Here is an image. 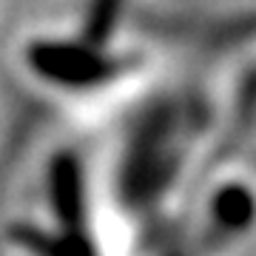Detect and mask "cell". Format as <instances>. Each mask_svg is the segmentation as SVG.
Returning <instances> with one entry per match:
<instances>
[{"label":"cell","mask_w":256,"mask_h":256,"mask_svg":"<svg viewBox=\"0 0 256 256\" xmlns=\"http://www.w3.org/2000/svg\"><path fill=\"white\" fill-rule=\"evenodd\" d=\"M20 68L63 108L94 111L148 77V54L128 40L122 0H86L80 18L40 28L20 46Z\"/></svg>","instance_id":"obj_1"},{"label":"cell","mask_w":256,"mask_h":256,"mask_svg":"<svg viewBox=\"0 0 256 256\" xmlns=\"http://www.w3.org/2000/svg\"><path fill=\"white\" fill-rule=\"evenodd\" d=\"M0 256H111L97 185L74 151L48 154L12 220Z\"/></svg>","instance_id":"obj_2"}]
</instances>
